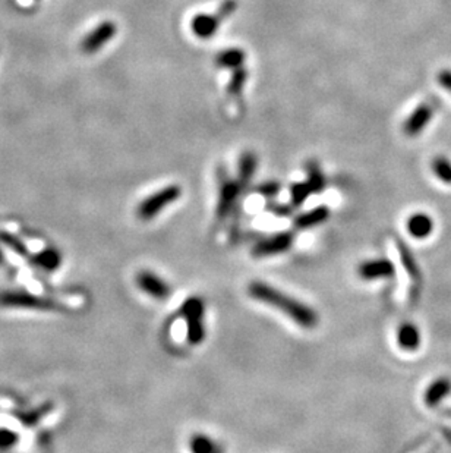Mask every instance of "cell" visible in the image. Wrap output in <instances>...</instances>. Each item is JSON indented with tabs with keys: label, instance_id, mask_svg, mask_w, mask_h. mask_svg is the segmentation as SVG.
<instances>
[{
	"label": "cell",
	"instance_id": "cell-2",
	"mask_svg": "<svg viewBox=\"0 0 451 453\" xmlns=\"http://www.w3.org/2000/svg\"><path fill=\"white\" fill-rule=\"evenodd\" d=\"M181 314L186 321V340L190 345H201L205 340V304L198 296L188 298L181 307Z\"/></svg>",
	"mask_w": 451,
	"mask_h": 453
},
{
	"label": "cell",
	"instance_id": "cell-7",
	"mask_svg": "<svg viewBox=\"0 0 451 453\" xmlns=\"http://www.w3.org/2000/svg\"><path fill=\"white\" fill-rule=\"evenodd\" d=\"M432 115H434V109L431 104L423 103L419 107H416V111L404 122V128H403L404 134L409 136H416L418 134H420L431 122Z\"/></svg>",
	"mask_w": 451,
	"mask_h": 453
},
{
	"label": "cell",
	"instance_id": "cell-5",
	"mask_svg": "<svg viewBox=\"0 0 451 453\" xmlns=\"http://www.w3.org/2000/svg\"><path fill=\"white\" fill-rule=\"evenodd\" d=\"M136 286L140 287V291L148 295L153 299L163 301L170 296L172 294V287L170 285L164 280L158 274L149 270H141L138 274H136Z\"/></svg>",
	"mask_w": 451,
	"mask_h": 453
},
{
	"label": "cell",
	"instance_id": "cell-15",
	"mask_svg": "<svg viewBox=\"0 0 451 453\" xmlns=\"http://www.w3.org/2000/svg\"><path fill=\"white\" fill-rule=\"evenodd\" d=\"M432 170L445 184H451V161L445 157H436L432 161Z\"/></svg>",
	"mask_w": 451,
	"mask_h": 453
},
{
	"label": "cell",
	"instance_id": "cell-11",
	"mask_svg": "<svg viewBox=\"0 0 451 453\" xmlns=\"http://www.w3.org/2000/svg\"><path fill=\"white\" fill-rule=\"evenodd\" d=\"M399 345L406 351H413L419 345V332L413 324H402L397 332Z\"/></svg>",
	"mask_w": 451,
	"mask_h": 453
},
{
	"label": "cell",
	"instance_id": "cell-1",
	"mask_svg": "<svg viewBox=\"0 0 451 453\" xmlns=\"http://www.w3.org/2000/svg\"><path fill=\"white\" fill-rule=\"evenodd\" d=\"M248 295L252 299L258 301L259 304L277 310L300 328L312 331V328L318 326L320 319L315 310L304 304L302 301L281 292L276 286H271L270 283L261 280L251 282L248 285Z\"/></svg>",
	"mask_w": 451,
	"mask_h": 453
},
{
	"label": "cell",
	"instance_id": "cell-8",
	"mask_svg": "<svg viewBox=\"0 0 451 453\" xmlns=\"http://www.w3.org/2000/svg\"><path fill=\"white\" fill-rule=\"evenodd\" d=\"M330 217V210L327 207H317L311 212H306L304 214H300L296 222L295 226L297 229H309V228H315L318 225H322L324 222H327V218Z\"/></svg>",
	"mask_w": 451,
	"mask_h": 453
},
{
	"label": "cell",
	"instance_id": "cell-6",
	"mask_svg": "<svg viewBox=\"0 0 451 453\" xmlns=\"http://www.w3.org/2000/svg\"><path fill=\"white\" fill-rule=\"evenodd\" d=\"M359 276L363 280H377V279H386L391 278L394 274V267L384 258L378 260H369V262H363L358 269Z\"/></svg>",
	"mask_w": 451,
	"mask_h": 453
},
{
	"label": "cell",
	"instance_id": "cell-16",
	"mask_svg": "<svg viewBox=\"0 0 451 453\" xmlns=\"http://www.w3.org/2000/svg\"><path fill=\"white\" fill-rule=\"evenodd\" d=\"M194 30L198 35L207 37V35L213 34V31H215V21L208 17H199L195 19Z\"/></svg>",
	"mask_w": 451,
	"mask_h": 453
},
{
	"label": "cell",
	"instance_id": "cell-9",
	"mask_svg": "<svg viewBox=\"0 0 451 453\" xmlns=\"http://www.w3.org/2000/svg\"><path fill=\"white\" fill-rule=\"evenodd\" d=\"M239 196V185L235 182H226L222 186L220 191V198H218V214L226 216L233 204L236 202V198Z\"/></svg>",
	"mask_w": 451,
	"mask_h": 453
},
{
	"label": "cell",
	"instance_id": "cell-17",
	"mask_svg": "<svg viewBox=\"0 0 451 453\" xmlns=\"http://www.w3.org/2000/svg\"><path fill=\"white\" fill-rule=\"evenodd\" d=\"M438 82L443 88H445L448 93H451V71H443L438 75Z\"/></svg>",
	"mask_w": 451,
	"mask_h": 453
},
{
	"label": "cell",
	"instance_id": "cell-4",
	"mask_svg": "<svg viewBox=\"0 0 451 453\" xmlns=\"http://www.w3.org/2000/svg\"><path fill=\"white\" fill-rule=\"evenodd\" d=\"M295 235L292 232H279L263 241L255 244L252 248V257L255 258H270L277 257L289 251L293 246Z\"/></svg>",
	"mask_w": 451,
	"mask_h": 453
},
{
	"label": "cell",
	"instance_id": "cell-10",
	"mask_svg": "<svg viewBox=\"0 0 451 453\" xmlns=\"http://www.w3.org/2000/svg\"><path fill=\"white\" fill-rule=\"evenodd\" d=\"M432 228H434V223L431 221V217L423 214V213L413 214L407 222V229L410 232V235H413L415 238L428 237L432 232Z\"/></svg>",
	"mask_w": 451,
	"mask_h": 453
},
{
	"label": "cell",
	"instance_id": "cell-12",
	"mask_svg": "<svg viewBox=\"0 0 451 453\" xmlns=\"http://www.w3.org/2000/svg\"><path fill=\"white\" fill-rule=\"evenodd\" d=\"M115 34V26L112 24H104L101 25L99 30H95L85 41H84V47L88 51H94L95 49H99L103 46L106 40H110L112 35Z\"/></svg>",
	"mask_w": 451,
	"mask_h": 453
},
{
	"label": "cell",
	"instance_id": "cell-14",
	"mask_svg": "<svg viewBox=\"0 0 451 453\" xmlns=\"http://www.w3.org/2000/svg\"><path fill=\"white\" fill-rule=\"evenodd\" d=\"M450 389H451V386H450V383L447 380L435 381L427 392V402L429 405L438 404L443 399V397L450 392Z\"/></svg>",
	"mask_w": 451,
	"mask_h": 453
},
{
	"label": "cell",
	"instance_id": "cell-13",
	"mask_svg": "<svg viewBox=\"0 0 451 453\" xmlns=\"http://www.w3.org/2000/svg\"><path fill=\"white\" fill-rule=\"evenodd\" d=\"M189 449L192 453H218L215 442L207 434H194L189 440Z\"/></svg>",
	"mask_w": 451,
	"mask_h": 453
},
{
	"label": "cell",
	"instance_id": "cell-3",
	"mask_svg": "<svg viewBox=\"0 0 451 453\" xmlns=\"http://www.w3.org/2000/svg\"><path fill=\"white\" fill-rule=\"evenodd\" d=\"M181 194H182V189L177 185H169L166 188H163L154 192V194H151L148 198H145L144 201H141V204L138 205V210H136V214H138V217L144 222L151 221L153 217L158 216L164 209L169 207L170 204L179 200Z\"/></svg>",
	"mask_w": 451,
	"mask_h": 453
}]
</instances>
